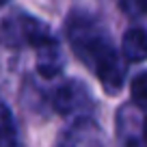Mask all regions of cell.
I'll return each mask as SVG.
<instances>
[{
	"label": "cell",
	"instance_id": "obj_1",
	"mask_svg": "<svg viewBox=\"0 0 147 147\" xmlns=\"http://www.w3.org/2000/svg\"><path fill=\"white\" fill-rule=\"evenodd\" d=\"M69 41L84 63H91L95 67L97 78L102 80L104 87H108L110 91H117L121 87L123 65L115 54V50L102 39V35L93 32L87 22H74V28L69 26Z\"/></svg>",
	"mask_w": 147,
	"mask_h": 147
},
{
	"label": "cell",
	"instance_id": "obj_4",
	"mask_svg": "<svg viewBox=\"0 0 147 147\" xmlns=\"http://www.w3.org/2000/svg\"><path fill=\"white\" fill-rule=\"evenodd\" d=\"M18 130L13 123V115L5 104H0V147H15Z\"/></svg>",
	"mask_w": 147,
	"mask_h": 147
},
{
	"label": "cell",
	"instance_id": "obj_7",
	"mask_svg": "<svg viewBox=\"0 0 147 147\" xmlns=\"http://www.w3.org/2000/svg\"><path fill=\"white\" fill-rule=\"evenodd\" d=\"M143 134H145V141H147V119H145V128H143Z\"/></svg>",
	"mask_w": 147,
	"mask_h": 147
},
{
	"label": "cell",
	"instance_id": "obj_6",
	"mask_svg": "<svg viewBox=\"0 0 147 147\" xmlns=\"http://www.w3.org/2000/svg\"><path fill=\"white\" fill-rule=\"evenodd\" d=\"M121 9L128 11L130 15L145 13L147 11V0H121Z\"/></svg>",
	"mask_w": 147,
	"mask_h": 147
},
{
	"label": "cell",
	"instance_id": "obj_3",
	"mask_svg": "<svg viewBox=\"0 0 147 147\" xmlns=\"http://www.w3.org/2000/svg\"><path fill=\"white\" fill-rule=\"evenodd\" d=\"M123 56L128 61L147 59V32L141 28H130L123 35Z\"/></svg>",
	"mask_w": 147,
	"mask_h": 147
},
{
	"label": "cell",
	"instance_id": "obj_2",
	"mask_svg": "<svg viewBox=\"0 0 147 147\" xmlns=\"http://www.w3.org/2000/svg\"><path fill=\"white\" fill-rule=\"evenodd\" d=\"M20 30H22L24 39L32 48H37V50H56V41H54V37L50 35L46 24L30 20V18H24L22 24H20Z\"/></svg>",
	"mask_w": 147,
	"mask_h": 147
},
{
	"label": "cell",
	"instance_id": "obj_5",
	"mask_svg": "<svg viewBox=\"0 0 147 147\" xmlns=\"http://www.w3.org/2000/svg\"><path fill=\"white\" fill-rule=\"evenodd\" d=\"M132 100L138 106L147 108V71L138 74L136 78L132 80Z\"/></svg>",
	"mask_w": 147,
	"mask_h": 147
}]
</instances>
